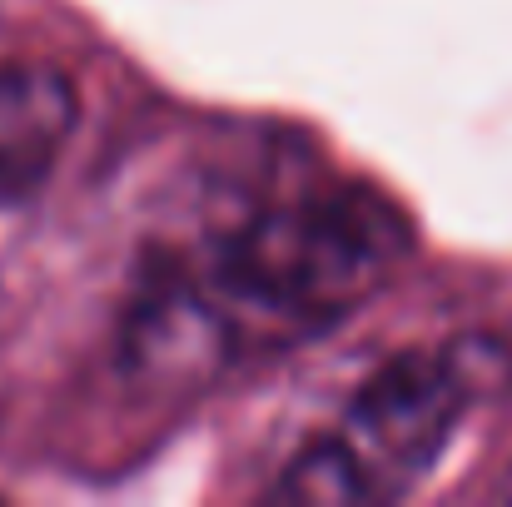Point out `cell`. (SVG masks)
<instances>
[{
    "instance_id": "obj_1",
    "label": "cell",
    "mask_w": 512,
    "mask_h": 507,
    "mask_svg": "<svg viewBox=\"0 0 512 507\" xmlns=\"http://www.w3.org/2000/svg\"><path fill=\"white\" fill-rule=\"evenodd\" d=\"M408 249V214L388 194L368 184L299 189L229 229L209 249L199 289L219 304L234 338L244 329L294 334L358 309L393 279Z\"/></svg>"
},
{
    "instance_id": "obj_2",
    "label": "cell",
    "mask_w": 512,
    "mask_h": 507,
    "mask_svg": "<svg viewBox=\"0 0 512 507\" xmlns=\"http://www.w3.org/2000/svg\"><path fill=\"white\" fill-rule=\"evenodd\" d=\"M508 378V348L458 338L443 348H403L383 358L279 478L289 503H398L448 453L463 413Z\"/></svg>"
},
{
    "instance_id": "obj_3",
    "label": "cell",
    "mask_w": 512,
    "mask_h": 507,
    "mask_svg": "<svg viewBox=\"0 0 512 507\" xmlns=\"http://www.w3.org/2000/svg\"><path fill=\"white\" fill-rule=\"evenodd\" d=\"M80 120L75 85L50 65H0V214L30 204Z\"/></svg>"
},
{
    "instance_id": "obj_4",
    "label": "cell",
    "mask_w": 512,
    "mask_h": 507,
    "mask_svg": "<svg viewBox=\"0 0 512 507\" xmlns=\"http://www.w3.org/2000/svg\"><path fill=\"white\" fill-rule=\"evenodd\" d=\"M508 493H512V483H508Z\"/></svg>"
}]
</instances>
